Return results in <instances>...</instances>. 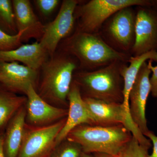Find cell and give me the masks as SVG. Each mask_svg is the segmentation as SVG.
<instances>
[{
	"instance_id": "1",
	"label": "cell",
	"mask_w": 157,
	"mask_h": 157,
	"mask_svg": "<svg viewBox=\"0 0 157 157\" xmlns=\"http://www.w3.org/2000/svg\"><path fill=\"white\" fill-rule=\"evenodd\" d=\"M59 45L60 51L76 59L78 69L82 71L98 70L116 61L129 63L132 57L117 51L98 33L76 30Z\"/></svg>"
},
{
	"instance_id": "2",
	"label": "cell",
	"mask_w": 157,
	"mask_h": 157,
	"mask_svg": "<svg viewBox=\"0 0 157 157\" xmlns=\"http://www.w3.org/2000/svg\"><path fill=\"white\" fill-rule=\"evenodd\" d=\"M77 69L78 64L76 59L60 50L56 52L40 69L38 94L51 105L68 107V94Z\"/></svg>"
},
{
	"instance_id": "3",
	"label": "cell",
	"mask_w": 157,
	"mask_h": 157,
	"mask_svg": "<svg viewBox=\"0 0 157 157\" xmlns=\"http://www.w3.org/2000/svg\"><path fill=\"white\" fill-rule=\"evenodd\" d=\"M124 63L116 61L93 71H76L73 82L83 98L121 104L123 102L124 80L121 69Z\"/></svg>"
},
{
	"instance_id": "4",
	"label": "cell",
	"mask_w": 157,
	"mask_h": 157,
	"mask_svg": "<svg viewBox=\"0 0 157 157\" xmlns=\"http://www.w3.org/2000/svg\"><path fill=\"white\" fill-rule=\"evenodd\" d=\"M132 136L123 125L82 124L72 130L67 138L79 144L83 152L101 153L117 157Z\"/></svg>"
},
{
	"instance_id": "5",
	"label": "cell",
	"mask_w": 157,
	"mask_h": 157,
	"mask_svg": "<svg viewBox=\"0 0 157 157\" xmlns=\"http://www.w3.org/2000/svg\"><path fill=\"white\" fill-rule=\"evenodd\" d=\"M155 3L147 0H91L78 4L75 12L76 30L98 33L101 26L116 12L133 6L151 7Z\"/></svg>"
},
{
	"instance_id": "6",
	"label": "cell",
	"mask_w": 157,
	"mask_h": 157,
	"mask_svg": "<svg viewBox=\"0 0 157 157\" xmlns=\"http://www.w3.org/2000/svg\"><path fill=\"white\" fill-rule=\"evenodd\" d=\"M132 7L116 12L103 24L98 33L113 48L130 55L135 42L136 18V11Z\"/></svg>"
},
{
	"instance_id": "7",
	"label": "cell",
	"mask_w": 157,
	"mask_h": 157,
	"mask_svg": "<svg viewBox=\"0 0 157 157\" xmlns=\"http://www.w3.org/2000/svg\"><path fill=\"white\" fill-rule=\"evenodd\" d=\"M79 3L77 0H64L56 17L45 25L39 42L50 58L56 52L61 42L74 33L76 22L75 12Z\"/></svg>"
},
{
	"instance_id": "8",
	"label": "cell",
	"mask_w": 157,
	"mask_h": 157,
	"mask_svg": "<svg viewBox=\"0 0 157 157\" xmlns=\"http://www.w3.org/2000/svg\"><path fill=\"white\" fill-rule=\"evenodd\" d=\"M66 118L45 126L25 128L17 157H48L55 147L56 140L64 125Z\"/></svg>"
},
{
	"instance_id": "9",
	"label": "cell",
	"mask_w": 157,
	"mask_h": 157,
	"mask_svg": "<svg viewBox=\"0 0 157 157\" xmlns=\"http://www.w3.org/2000/svg\"><path fill=\"white\" fill-rule=\"evenodd\" d=\"M137 7L132 56L157 51V11L151 7Z\"/></svg>"
},
{
	"instance_id": "10",
	"label": "cell",
	"mask_w": 157,
	"mask_h": 157,
	"mask_svg": "<svg viewBox=\"0 0 157 157\" xmlns=\"http://www.w3.org/2000/svg\"><path fill=\"white\" fill-rule=\"evenodd\" d=\"M151 73L147 62H145L140 68L129 94L130 115L133 122L144 136L149 131L145 110L147 98L151 92Z\"/></svg>"
},
{
	"instance_id": "11",
	"label": "cell",
	"mask_w": 157,
	"mask_h": 157,
	"mask_svg": "<svg viewBox=\"0 0 157 157\" xmlns=\"http://www.w3.org/2000/svg\"><path fill=\"white\" fill-rule=\"evenodd\" d=\"M26 121L35 127L51 124L67 117L68 109L56 107L39 96L36 88L31 86L26 92Z\"/></svg>"
},
{
	"instance_id": "12",
	"label": "cell",
	"mask_w": 157,
	"mask_h": 157,
	"mask_svg": "<svg viewBox=\"0 0 157 157\" xmlns=\"http://www.w3.org/2000/svg\"><path fill=\"white\" fill-rule=\"evenodd\" d=\"M39 71L18 62H0L1 86L14 94H25L31 86L36 89Z\"/></svg>"
},
{
	"instance_id": "13",
	"label": "cell",
	"mask_w": 157,
	"mask_h": 157,
	"mask_svg": "<svg viewBox=\"0 0 157 157\" xmlns=\"http://www.w3.org/2000/svg\"><path fill=\"white\" fill-rule=\"evenodd\" d=\"M68 115L64 125L56 138V146L65 140L72 130L82 124L94 125V122L79 88L73 81L68 96ZM55 146V147H56Z\"/></svg>"
},
{
	"instance_id": "14",
	"label": "cell",
	"mask_w": 157,
	"mask_h": 157,
	"mask_svg": "<svg viewBox=\"0 0 157 157\" xmlns=\"http://www.w3.org/2000/svg\"><path fill=\"white\" fill-rule=\"evenodd\" d=\"M17 32L22 33V42L31 39L40 41L45 25L39 20L29 0L12 1Z\"/></svg>"
},
{
	"instance_id": "15",
	"label": "cell",
	"mask_w": 157,
	"mask_h": 157,
	"mask_svg": "<svg viewBox=\"0 0 157 157\" xmlns=\"http://www.w3.org/2000/svg\"><path fill=\"white\" fill-rule=\"evenodd\" d=\"M49 58L48 52L38 41L22 44L13 50L0 51V62L21 63L37 71Z\"/></svg>"
},
{
	"instance_id": "16",
	"label": "cell",
	"mask_w": 157,
	"mask_h": 157,
	"mask_svg": "<svg viewBox=\"0 0 157 157\" xmlns=\"http://www.w3.org/2000/svg\"><path fill=\"white\" fill-rule=\"evenodd\" d=\"M26 109L20 108L7 124L4 133L3 151L5 157H17L25 131Z\"/></svg>"
},
{
	"instance_id": "17",
	"label": "cell",
	"mask_w": 157,
	"mask_h": 157,
	"mask_svg": "<svg viewBox=\"0 0 157 157\" xmlns=\"http://www.w3.org/2000/svg\"><path fill=\"white\" fill-rule=\"evenodd\" d=\"M148 60L157 62V51H152L139 56H132L129 61V66H128L127 63H124L121 69V75L124 80L123 104L127 113L130 116L129 108L130 91L140 68L144 63Z\"/></svg>"
},
{
	"instance_id": "18",
	"label": "cell",
	"mask_w": 157,
	"mask_h": 157,
	"mask_svg": "<svg viewBox=\"0 0 157 157\" xmlns=\"http://www.w3.org/2000/svg\"><path fill=\"white\" fill-rule=\"evenodd\" d=\"M26 101V97L17 95L0 86V129L8 124Z\"/></svg>"
},
{
	"instance_id": "19",
	"label": "cell",
	"mask_w": 157,
	"mask_h": 157,
	"mask_svg": "<svg viewBox=\"0 0 157 157\" xmlns=\"http://www.w3.org/2000/svg\"><path fill=\"white\" fill-rule=\"evenodd\" d=\"M0 29L11 36L18 33L11 0H0Z\"/></svg>"
},
{
	"instance_id": "20",
	"label": "cell",
	"mask_w": 157,
	"mask_h": 157,
	"mask_svg": "<svg viewBox=\"0 0 157 157\" xmlns=\"http://www.w3.org/2000/svg\"><path fill=\"white\" fill-rule=\"evenodd\" d=\"M82 152L79 144L66 138L54 148L48 157H80Z\"/></svg>"
},
{
	"instance_id": "21",
	"label": "cell",
	"mask_w": 157,
	"mask_h": 157,
	"mask_svg": "<svg viewBox=\"0 0 157 157\" xmlns=\"http://www.w3.org/2000/svg\"><path fill=\"white\" fill-rule=\"evenodd\" d=\"M22 36L21 33L11 36L0 29V51L11 50L19 47L22 44Z\"/></svg>"
},
{
	"instance_id": "22",
	"label": "cell",
	"mask_w": 157,
	"mask_h": 157,
	"mask_svg": "<svg viewBox=\"0 0 157 157\" xmlns=\"http://www.w3.org/2000/svg\"><path fill=\"white\" fill-rule=\"evenodd\" d=\"M36 7L44 16L51 15L58 7L59 0H36L34 1Z\"/></svg>"
},
{
	"instance_id": "23",
	"label": "cell",
	"mask_w": 157,
	"mask_h": 157,
	"mask_svg": "<svg viewBox=\"0 0 157 157\" xmlns=\"http://www.w3.org/2000/svg\"><path fill=\"white\" fill-rule=\"evenodd\" d=\"M152 61L148 60L147 62L148 67L152 73L151 77L150 78L152 95L154 97H157V66H153Z\"/></svg>"
},
{
	"instance_id": "24",
	"label": "cell",
	"mask_w": 157,
	"mask_h": 157,
	"mask_svg": "<svg viewBox=\"0 0 157 157\" xmlns=\"http://www.w3.org/2000/svg\"><path fill=\"white\" fill-rule=\"evenodd\" d=\"M145 136L148 137L152 142L153 147V151L151 155H147V157H157V136L153 132L149 131Z\"/></svg>"
},
{
	"instance_id": "25",
	"label": "cell",
	"mask_w": 157,
	"mask_h": 157,
	"mask_svg": "<svg viewBox=\"0 0 157 157\" xmlns=\"http://www.w3.org/2000/svg\"><path fill=\"white\" fill-rule=\"evenodd\" d=\"M4 132L0 130V157H5L3 151Z\"/></svg>"
},
{
	"instance_id": "26",
	"label": "cell",
	"mask_w": 157,
	"mask_h": 157,
	"mask_svg": "<svg viewBox=\"0 0 157 157\" xmlns=\"http://www.w3.org/2000/svg\"><path fill=\"white\" fill-rule=\"evenodd\" d=\"M94 155L95 157H117L112 155L101 153H94Z\"/></svg>"
},
{
	"instance_id": "27",
	"label": "cell",
	"mask_w": 157,
	"mask_h": 157,
	"mask_svg": "<svg viewBox=\"0 0 157 157\" xmlns=\"http://www.w3.org/2000/svg\"><path fill=\"white\" fill-rule=\"evenodd\" d=\"M80 157H95L94 154L86 153L82 152Z\"/></svg>"
}]
</instances>
